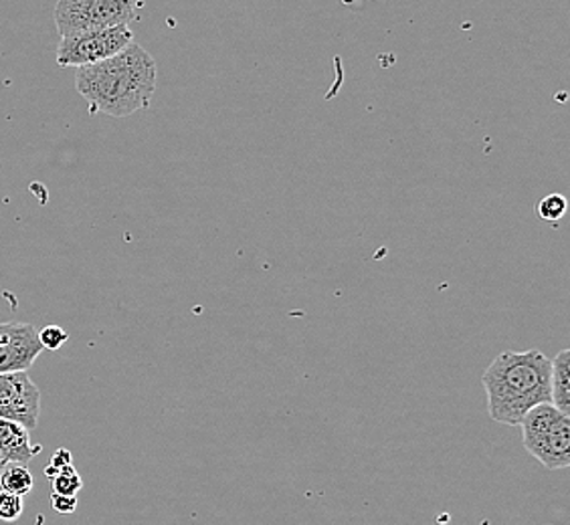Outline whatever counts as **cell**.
<instances>
[{
  "label": "cell",
  "mask_w": 570,
  "mask_h": 525,
  "mask_svg": "<svg viewBox=\"0 0 570 525\" xmlns=\"http://www.w3.org/2000/svg\"><path fill=\"white\" fill-rule=\"evenodd\" d=\"M51 505H53L57 514H73L77 509V495H59V493H53L51 495Z\"/></svg>",
  "instance_id": "obj_15"
},
{
  "label": "cell",
  "mask_w": 570,
  "mask_h": 525,
  "mask_svg": "<svg viewBox=\"0 0 570 525\" xmlns=\"http://www.w3.org/2000/svg\"><path fill=\"white\" fill-rule=\"evenodd\" d=\"M35 479L31 469L22 463H4L0 470V492L14 493L24 497L27 493L33 492Z\"/></svg>",
  "instance_id": "obj_10"
},
{
  "label": "cell",
  "mask_w": 570,
  "mask_h": 525,
  "mask_svg": "<svg viewBox=\"0 0 570 525\" xmlns=\"http://www.w3.org/2000/svg\"><path fill=\"white\" fill-rule=\"evenodd\" d=\"M567 207H569L567 198L554 192V195H549V197H544L538 202L537 215L547 222H559L567 215Z\"/></svg>",
  "instance_id": "obj_11"
},
{
  "label": "cell",
  "mask_w": 570,
  "mask_h": 525,
  "mask_svg": "<svg viewBox=\"0 0 570 525\" xmlns=\"http://www.w3.org/2000/svg\"><path fill=\"white\" fill-rule=\"evenodd\" d=\"M24 512L21 495L14 493L0 492V522L14 524Z\"/></svg>",
  "instance_id": "obj_13"
},
{
  "label": "cell",
  "mask_w": 570,
  "mask_h": 525,
  "mask_svg": "<svg viewBox=\"0 0 570 525\" xmlns=\"http://www.w3.org/2000/svg\"><path fill=\"white\" fill-rule=\"evenodd\" d=\"M53 482V493L59 495H77L83 487V482L79 477V473L73 469V465H67L63 469L57 470L56 475L51 477Z\"/></svg>",
  "instance_id": "obj_12"
},
{
  "label": "cell",
  "mask_w": 570,
  "mask_h": 525,
  "mask_svg": "<svg viewBox=\"0 0 570 525\" xmlns=\"http://www.w3.org/2000/svg\"><path fill=\"white\" fill-rule=\"evenodd\" d=\"M522 440L528 453L547 469H567L570 465V415L552 403L530 408L522 423Z\"/></svg>",
  "instance_id": "obj_3"
},
{
  "label": "cell",
  "mask_w": 570,
  "mask_h": 525,
  "mask_svg": "<svg viewBox=\"0 0 570 525\" xmlns=\"http://www.w3.org/2000/svg\"><path fill=\"white\" fill-rule=\"evenodd\" d=\"M136 21L134 0H57L56 24L66 34L108 29Z\"/></svg>",
  "instance_id": "obj_4"
},
{
  "label": "cell",
  "mask_w": 570,
  "mask_h": 525,
  "mask_svg": "<svg viewBox=\"0 0 570 525\" xmlns=\"http://www.w3.org/2000/svg\"><path fill=\"white\" fill-rule=\"evenodd\" d=\"M130 43H134V33L128 24L66 34L61 37L57 47V66L76 69L94 66L120 53L121 49H126Z\"/></svg>",
  "instance_id": "obj_5"
},
{
  "label": "cell",
  "mask_w": 570,
  "mask_h": 525,
  "mask_svg": "<svg viewBox=\"0 0 570 525\" xmlns=\"http://www.w3.org/2000/svg\"><path fill=\"white\" fill-rule=\"evenodd\" d=\"M492 420L520 427L530 408L550 403V358L542 351H502L482 378Z\"/></svg>",
  "instance_id": "obj_2"
},
{
  "label": "cell",
  "mask_w": 570,
  "mask_h": 525,
  "mask_svg": "<svg viewBox=\"0 0 570 525\" xmlns=\"http://www.w3.org/2000/svg\"><path fill=\"white\" fill-rule=\"evenodd\" d=\"M156 61L138 43L94 66L77 67L76 89L91 113L128 118L150 106L156 91Z\"/></svg>",
  "instance_id": "obj_1"
},
{
  "label": "cell",
  "mask_w": 570,
  "mask_h": 525,
  "mask_svg": "<svg viewBox=\"0 0 570 525\" xmlns=\"http://www.w3.org/2000/svg\"><path fill=\"white\" fill-rule=\"evenodd\" d=\"M41 415V390L27 373L0 374V418L35 430Z\"/></svg>",
  "instance_id": "obj_6"
},
{
  "label": "cell",
  "mask_w": 570,
  "mask_h": 525,
  "mask_svg": "<svg viewBox=\"0 0 570 525\" xmlns=\"http://www.w3.org/2000/svg\"><path fill=\"white\" fill-rule=\"evenodd\" d=\"M550 403L570 415V350H560L550 360Z\"/></svg>",
  "instance_id": "obj_9"
},
{
  "label": "cell",
  "mask_w": 570,
  "mask_h": 525,
  "mask_svg": "<svg viewBox=\"0 0 570 525\" xmlns=\"http://www.w3.org/2000/svg\"><path fill=\"white\" fill-rule=\"evenodd\" d=\"M31 430L12 420L0 418V457L7 463L29 465L41 447H31Z\"/></svg>",
  "instance_id": "obj_8"
},
{
  "label": "cell",
  "mask_w": 570,
  "mask_h": 525,
  "mask_svg": "<svg viewBox=\"0 0 570 525\" xmlns=\"http://www.w3.org/2000/svg\"><path fill=\"white\" fill-rule=\"evenodd\" d=\"M4 463H7V460L2 459V457H0V470H2V467H4Z\"/></svg>",
  "instance_id": "obj_17"
},
{
  "label": "cell",
  "mask_w": 570,
  "mask_h": 525,
  "mask_svg": "<svg viewBox=\"0 0 570 525\" xmlns=\"http://www.w3.org/2000/svg\"><path fill=\"white\" fill-rule=\"evenodd\" d=\"M43 351L33 324H0V374L29 373Z\"/></svg>",
  "instance_id": "obj_7"
},
{
  "label": "cell",
  "mask_w": 570,
  "mask_h": 525,
  "mask_svg": "<svg viewBox=\"0 0 570 525\" xmlns=\"http://www.w3.org/2000/svg\"><path fill=\"white\" fill-rule=\"evenodd\" d=\"M67 339H69V334H67L66 329L59 328V326H47V328L39 331V341H41L43 350L45 348L53 351L59 350Z\"/></svg>",
  "instance_id": "obj_14"
},
{
  "label": "cell",
  "mask_w": 570,
  "mask_h": 525,
  "mask_svg": "<svg viewBox=\"0 0 570 525\" xmlns=\"http://www.w3.org/2000/svg\"><path fill=\"white\" fill-rule=\"evenodd\" d=\"M67 465H73L71 453L67 449H59L56 455L51 457V465H49V469H45V475L51 479V477L56 475L57 470L63 469Z\"/></svg>",
  "instance_id": "obj_16"
}]
</instances>
